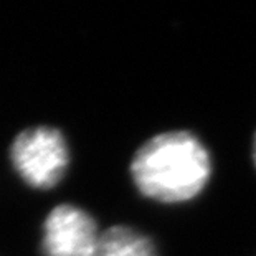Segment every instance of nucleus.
Instances as JSON below:
<instances>
[{"instance_id":"obj_3","label":"nucleus","mask_w":256,"mask_h":256,"mask_svg":"<svg viewBox=\"0 0 256 256\" xmlns=\"http://www.w3.org/2000/svg\"><path fill=\"white\" fill-rule=\"evenodd\" d=\"M96 220L81 206L56 205L43 222L45 256H94L100 242Z\"/></svg>"},{"instance_id":"obj_5","label":"nucleus","mask_w":256,"mask_h":256,"mask_svg":"<svg viewBox=\"0 0 256 256\" xmlns=\"http://www.w3.org/2000/svg\"><path fill=\"white\" fill-rule=\"evenodd\" d=\"M253 162H254V167H256V132H254V138H253Z\"/></svg>"},{"instance_id":"obj_1","label":"nucleus","mask_w":256,"mask_h":256,"mask_svg":"<svg viewBox=\"0 0 256 256\" xmlns=\"http://www.w3.org/2000/svg\"><path fill=\"white\" fill-rule=\"evenodd\" d=\"M130 177L144 197L182 204L204 192L212 176V157L190 130L160 132L136 150Z\"/></svg>"},{"instance_id":"obj_4","label":"nucleus","mask_w":256,"mask_h":256,"mask_svg":"<svg viewBox=\"0 0 256 256\" xmlns=\"http://www.w3.org/2000/svg\"><path fill=\"white\" fill-rule=\"evenodd\" d=\"M94 256H157V250L144 233L126 225H116L100 235Z\"/></svg>"},{"instance_id":"obj_2","label":"nucleus","mask_w":256,"mask_h":256,"mask_svg":"<svg viewBox=\"0 0 256 256\" xmlns=\"http://www.w3.org/2000/svg\"><path fill=\"white\" fill-rule=\"evenodd\" d=\"M10 162L26 185L38 190L53 188L62 182L70 166L66 139L56 128H28L12 140Z\"/></svg>"}]
</instances>
